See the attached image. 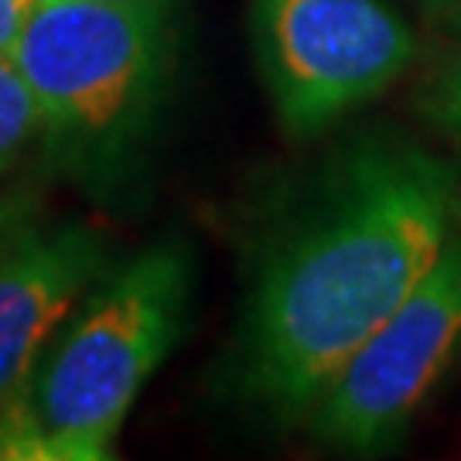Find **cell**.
<instances>
[{
	"label": "cell",
	"instance_id": "obj_1",
	"mask_svg": "<svg viewBox=\"0 0 461 461\" xmlns=\"http://www.w3.org/2000/svg\"><path fill=\"white\" fill-rule=\"evenodd\" d=\"M461 230V165L417 140L363 137L270 240L243 331V386L304 417Z\"/></svg>",
	"mask_w": 461,
	"mask_h": 461
},
{
	"label": "cell",
	"instance_id": "obj_2",
	"mask_svg": "<svg viewBox=\"0 0 461 461\" xmlns=\"http://www.w3.org/2000/svg\"><path fill=\"white\" fill-rule=\"evenodd\" d=\"M188 291L192 264L175 243L144 249L99 280L21 386L41 461L113 458L127 411L182 335Z\"/></svg>",
	"mask_w": 461,
	"mask_h": 461
},
{
	"label": "cell",
	"instance_id": "obj_3",
	"mask_svg": "<svg viewBox=\"0 0 461 461\" xmlns=\"http://www.w3.org/2000/svg\"><path fill=\"white\" fill-rule=\"evenodd\" d=\"M165 51V0H34L11 59L45 133L76 158H103L148 116Z\"/></svg>",
	"mask_w": 461,
	"mask_h": 461
},
{
	"label": "cell",
	"instance_id": "obj_4",
	"mask_svg": "<svg viewBox=\"0 0 461 461\" xmlns=\"http://www.w3.org/2000/svg\"><path fill=\"white\" fill-rule=\"evenodd\" d=\"M253 41L280 127L294 137L363 110L417 55L390 0H253Z\"/></svg>",
	"mask_w": 461,
	"mask_h": 461
},
{
	"label": "cell",
	"instance_id": "obj_5",
	"mask_svg": "<svg viewBox=\"0 0 461 461\" xmlns=\"http://www.w3.org/2000/svg\"><path fill=\"white\" fill-rule=\"evenodd\" d=\"M461 352V230L424 280L329 379L304 413L346 455H383L407 434Z\"/></svg>",
	"mask_w": 461,
	"mask_h": 461
},
{
	"label": "cell",
	"instance_id": "obj_6",
	"mask_svg": "<svg viewBox=\"0 0 461 461\" xmlns=\"http://www.w3.org/2000/svg\"><path fill=\"white\" fill-rule=\"evenodd\" d=\"M99 267L103 247L86 226H24L0 236V400L28 383Z\"/></svg>",
	"mask_w": 461,
	"mask_h": 461
},
{
	"label": "cell",
	"instance_id": "obj_7",
	"mask_svg": "<svg viewBox=\"0 0 461 461\" xmlns=\"http://www.w3.org/2000/svg\"><path fill=\"white\" fill-rule=\"evenodd\" d=\"M38 133H45V120L32 86L24 83L11 55H0V175L24 154Z\"/></svg>",
	"mask_w": 461,
	"mask_h": 461
},
{
	"label": "cell",
	"instance_id": "obj_8",
	"mask_svg": "<svg viewBox=\"0 0 461 461\" xmlns=\"http://www.w3.org/2000/svg\"><path fill=\"white\" fill-rule=\"evenodd\" d=\"M420 110L430 120V127L461 150V38L424 86Z\"/></svg>",
	"mask_w": 461,
	"mask_h": 461
},
{
	"label": "cell",
	"instance_id": "obj_9",
	"mask_svg": "<svg viewBox=\"0 0 461 461\" xmlns=\"http://www.w3.org/2000/svg\"><path fill=\"white\" fill-rule=\"evenodd\" d=\"M34 0H0V55H11Z\"/></svg>",
	"mask_w": 461,
	"mask_h": 461
},
{
	"label": "cell",
	"instance_id": "obj_10",
	"mask_svg": "<svg viewBox=\"0 0 461 461\" xmlns=\"http://www.w3.org/2000/svg\"><path fill=\"white\" fill-rule=\"evenodd\" d=\"M430 14H461V0H420Z\"/></svg>",
	"mask_w": 461,
	"mask_h": 461
}]
</instances>
